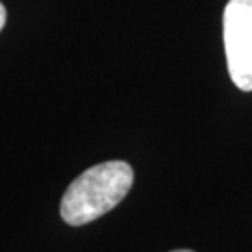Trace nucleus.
Returning a JSON list of instances; mask_svg holds the SVG:
<instances>
[{"instance_id":"obj_3","label":"nucleus","mask_w":252,"mask_h":252,"mask_svg":"<svg viewBox=\"0 0 252 252\" xmlns=\"http://www.w3.org/2000/svg\"><path fill=\"white\" fill-rule=\"evenodd\" d=\"M4 25H6V8H4L2 2H0V30L4 28Z\"/></svg>"},{"instance_id":"obj_1","label":"nucleus","mask_w":252,"mask_h":252,"mask_svg":"<svg viewBox=\"0 0 252 252\" xmlns=\"http://www.w3.org/2000/svg\"><path fill=\"white\" fill-rule=\"evenodd\" d=\"M133 181L135 172L129 162H99L71 181L60 204V215L71 226L88 224L126 198Z\"/></svg>"},{"instance_id":"obj_4","label":"nucleus","mask_w":252,"mask_h":252,"mask_svg":"<svg viewBox=\"0 0 252 252\" xmlns=\"http://www.w3.org/2000/svg\"><path fill=\"white\" fill-rule=\"evenodd\" d=\"M172 252H194V251H187V249H180V251H172Z\"/></svg>"},{"instance_id":"obj_2","label":"nucleus","mask_w":252,"mask_h":252,"mask_svg":"<svg viewBox=\"0 0 252 252\" xmlns=\"http://www.w3.org/2000/svg\"><path fill=\"white\" fill-rule=\"evenodd\" d=\"M228 73L243 92H252V0H230L222 17Z\"/></svg>"}]
</instances>
